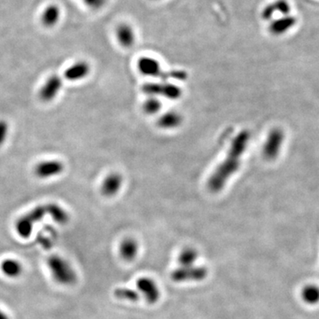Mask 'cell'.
<instances>
[{
    "mask_svg": "<svg viewBox=\"0 0 319 319\" xmlns=\"http://www.w3.org/2000/svg\"><path fill=\"white\" fill-rule=\"evenodd\" d=\"M250 133L247 131L239 132L231 142L226 158L217 167L209 180V188L214 193L221 191L231 176L238 171L243 154L248 146Z\"/></svg>",
    "mask_w": 319,
    "mask_h": 319,
    "instance_id": "cell-1",
    "label": "cell"
},
{
    "mask_svg": "<svg viewBox=\"0 0 319 319\" xmlns=\"http://www.w3.org/2000/svg\"><path fill=\"white\" fill-rule=\"evenodd\" d=\"M138 68L141 73L149 77H161L163 80L173 78L176 80H185L187 75L183 70H162L160 63L150 57H142L139 59Z\"/></svg>",
    "mask_w": 319,
    "mask_h": 319,
    "instance_id": "cell-2",
    "label": "cell"
},
{
    "mask_svg": "<svg viewBox=\"0 0 319 319\" xmlns=\"http://www.w3.org/2000/svg\"><path fill=\"white\" fill-rule=\"evenodd\" d=\"M48 267L53 279L62 285H71L76 282L77 275L70 264L57 256H52L47 261Z\"/></svg>",
    "mask_w": 319,
    "mask_h": 319,
    "instance_id": "cell-3",
    "label": "cell"
},
{
    "mask_svg": "<svg viewBox=\"0 0 319 319\" xmlns=\"http://www.w3.org/2000/svg\"><path fill=\"white\" fill-rule=\"evenodd\" d=\"M47 214L46 205L37 206L30 210L17 221L16 231L18 234L22 238H29L33 230L34 224L39 222Z\"/></svg>",
    "mask_w": 319,
    "mask_h": 319,
    "instance_id": "cell-4",
    "label": "cell"
},
{
    "mask_svg": "<svg viewBox=\"0 0 319 319\" xmlns=\"http://www.w3.org/2000/svg\"><path fill=\"white\" fill-rule=\"evenodd\" d=\"M143 92L151 96H161L167 99H176L181 96L178 86L168 83H148L144 85Z\"/></svg>",
    "mask_w": 319,
    "mask_h": 319,
    "instance_id": "cell-5",
    "label": "cell"
},
{
    "mask_svg": "<svg viewBox=\"0 0 319 319\" xmlns=\"http://www.w3.org/2000/svg\"><path fill=\"white\" fill-rule=\"evenodd\" d=\"M208 275V270L204 267H196V266H189V267H180L176 269L171 273V279L176 282H183V281H201L206 279Z\"/></svg>",
    "mask_w": 319,
    "mask_h": 319,
    "instance_id": "cell-6",
    "label": "cell"
},
{
    "mask_svg": "<svg viewBox=\"0 0 319 319\" xmlns=\"http://www.w3.org/2000/svg\"><path fill=\"white\" fill-rule=\"evenodd\" d=\"M285 135L280 129H275L269 134L266 142L264 144V157L270 161L274 160L279 155L282 147Z\"/></svg>",
    "mask_w": 319,
    "mask_h": 319,
    "instance_id": "cell-7",
    "label": "cell"
},
{
    "mask_svg": "<svg viewBox=\"0 0 319 319\" xmlns=\"http://www.w3.org/2000/svg\"><path fill=\"white\" fill-rule=\"evenodd\" d=\"M64 165L59 161H44L37 164L35 168V174L39 178H49L58 176L62 173Z\"/></svg>",
    "mask_w": 319,
    "mask_h": 319,
    "instance_id": "cell-8",
    "label": "cell"
},
{
    "mask_svg": "<svg viewBox=\"0 0 319 319\" xmlns=\"http://www.w3.org/2000/svg\"><path fill=\"white\" fill-rule=\"evenodd\" d=\"M61 85L62 82L58 76H51V77H49L44 86L41 88L39 92L40 99L45 102L51 101L58 95Z\"/></svg>",
    "mask_w": 319,
    "mask_h": 319,
    "instance_id": "cell-9",
    "label": "cell"
},
{
    "mask_svg": "<svg viewBox=\"0 0 319 319\" xmlns=\"http://www.w3.org/2000/svg\"><path fill=\"white\" fill-rule=\"evenodd\" d=\"M137 286L149 303L153 304L159 300L160 291L158 289L157 285L152 279L147 278L140 279L137 283Z\"/></svg>",
    "mask_w": 319,
    "mask_h": 319,
    "instance_id": "cell-10",
    "label": "cell"
},
{
    "mask_svg": "<svg viewBox=\"0 0 319 319\" xmlns=\"http://www.w3.org/2000/svg\"><path fill=\"white\" fill-rule=\"evenodd\" d=\"M290 11L291 8L286 0H277L274 3L266 6L262 11L261 16L265 21H269L273 18L275 14H280L284 16L289 15Z\"/></svg>",
    "mask_w": 319,
    "mask_h": 319,
    "instance_id": "cell-11",
    "label": "cell"
},
{
    "mask_svg": "<svg viewBox=\"0 0 319 319\" xmlns=\"http://www.w3.org/2000/svg\"><path fill=\"white\" fill-rule=\"evenodd\" d=\"M296 23V20L291 15H284L281 18L275 20L271 23V25L269 27L270 32L279 36L282 34L286 33L288 30L293 28Z\"/></svg>",
    "mask_w": 319,
    "mask_h": 319,
    "instance_id": "cell-12",
    "label": "cell"
},
{
    "mask_svg": "<svg viewBox=\"0 0 319 319\" xmlns=\"http://www.w3.org/2000/svg\"><path fill=\"white\" fill-rule=\"evenodd\" d=\"M122 184V177L117 173H113L106 176L102 183L103 195L111 197L116 195L121 189Z\"/></svg>",
    "mask_w": 319,
    "mask_h": 319,
    "instance_id": "cell-13",
    "label": "cell"
},
{
    "mask_svg": "<svg viewBox=\"0 0 319 319\" xmlns=\"http://www.w3.org/2000/svg\"><path fill=\"white\" fill-rule=\"evenodd\" d=\"M89 73H90V66L86 62L80 61V62L74 64L73 66L70 67L66 70L65 77L70 81H77L87 77Z\"/></svg>",
    "mask_w": 319,
    "mask_h": 319,
    "instance_id": "cell-14",
    "label": "cell"
},
{
    "mask_svg": "<svg viewBox=\"0 0 319 319\" xmlns=\"http://www.w3.org/2000/svg\"><path fill=\"white\" fill-rule=\"evenodd\" d=\"M118 42L123 47H131L135 41V33L131 26L126 23L121 24L116 30Z\"/></svg>",
    "mask_w": 319,
    "mask_h": 319,
    "instance_id": "cell-15",
    "label": "cell"
},
{
    "mask_svg": "<svg viewBox=\"0 0 319 319\" xmlns=\"http://www.w3.org/2000/svg\"><path fill=\"white\" fill-rule=\"evenodd\" d=\"M138 251H139L138 243L132 238L125 239L120 246L121 257L126 261L133 260L137 257Z\"/></svg>",
    "mask_w": 319,
    "mask_h": 319,
    "instance_id": "cell-16",
    "label": "cell"
},
{
    "mask_svg": "<svg viewBox=\"0 0 319 319\" xmlns=\"http://www.w3.org/2000/svg\"><path fill=\"white\" fill-rule=\"evenodd\" d=\"M46 209H47L48 215H50L56 223L60 224L68 223L69 215L66 212V210H64L61 207H59L55 203H51L46 205Z\"/></svg>",
    "mask_w": 319,
    "mask_h": 319,
    "instance_id": "cell-17",
    "label": "cell"
},
{
    "mask_svg": "<svg viewBox=\"0 0 319 319\" xmlns=\"http://www.w3.org/2000/svg\"><path fill=\"white\" fill-rule=\"evenodd\" d=\"M181 121H182V117L178 113L168 112L160 118L159 124L162 128L172 129L178 126L181 123Z\"/></svg>",
    "mask_w": 319,
    "mask_h": 319,
    "instance_id": "cell-18",
    "label": "cell"
},
{
    "mask_svg": "<svg viewBox=\"0 0 319 319\" xmlns=\"http://www.w3.org/2000/svg\"><path fill=\"white\" fill-rule=\"evenodd\" d=\"M301 298L302 300L309 305H315L319 302V287L309 285L305 286L301 291Z\"/></svg>",
    "mask_w": 319,
    "mask_h": 319,
    "instance_id": "cell-19",
    "label": "cell"
},
{
    "mask_svg": "<svg viewBox=\"0 0 319 319\" xmlns=\"http://www.w3.org/2000/svg\"><path fill=\"white\" fill-rule=\"evenodd\" d=\"M59 18V9L56 6H50L42 15V22L46 27L55 25Z\"/></svg>",
    "mask_w": 319,
    "mask_h": 319,
    "instance_id": "cell-20",
    "label": "cell"
},
{
    "mask_svg": "<svg viewBox=\"0 0 319 319\" xmlns=\"http://www.w3.org/2000/svg\"><path fill=\"white\" fill-rule=\"evenodd\" d=\"M198 258V253L193 248L183 249L178 257V263L181 267L193 266L196 259Z\"/></svg>",
    "mask_w": 319,
    "mask_h": 319,
    "instance_id": "cell-21",
    "label": "cell"
},
{
    "mask_svg": "<svg viewBox=\"0 0 319 319\" xmlns=\"http://www.w3.org/2000/svg\"><path fill=\"white\" fill-rule=\"evenodd\" d=\"M1 268L6 275L9 276L11 278L17 277L22 272V265L19 264L17 261L10 260V259L4 261L1 265Z\"/></svg>",
    "mask_w": 319,
    "mask_h": 319,
    "instance_id": "cell-22",
    "label": "cell"
},
{
    "mask_svg": "<svg viewBox=\"0 0 319 319\" xmlns=\"http://www.w3.org/2000/svg\"><path fill=\"white\" fill-rule=\"evenodd\" d=\"M114 296L118 299L130 301H137L140 300L139 293L135 290L129 288H117L114 291Z\"/></svg>",
    "mask_w": 319,
    "mask_h": 319,
    "instance_id": "cell-23",
    "label": "cell"
},
{
    "mask_svg": "<svg viewBox=\"0 0 319 319\" xmlns=\"http://www.w3.org/2000/svg\"><path fill=\"white\" fill-rule=\"evenodd\" d=\"M144 107H145V110L147 111L148 114H154L160 110L161 102L157 99L152 97L151 99H147L145 103Z\"/></svg>",
    "mask_w": 319,
    "mask_h": 319,
    "instance_id": "cell-24",
    "label": "cell"
},
{
    "mask_svg": "<svg viewBox=\"0 0 319 319\" xmlns=\"http://www.w3.org/2000/svg\"><path fill=\"white\" fill-rule=\"evenodd\" d=\"M8 124L4 120L0 121V146L5 143V141L8 138Z\"/></svg>",
    "mask_w": 319,
    "mask_h": 319,
    "instance_id": "cell-25",
    "label": "cell"
},
{
    "mask_svg": "<svg viewBox=\"0 0 319 319\" xmlns=\"http://www.w3.org/2000/svg\"><path fill=\"white\" fill-rule=\"evenodd\" d=\"M85 2L90 8H93V9H99L105 5L106 0H85Z\"/></svg>",
    "mask_w": 319,
    "mask_h": 319,
    "instance_id": "cell-26",
    "label": "cell"
},
{
    "mask_svg": "<svg viewBox=\"0 0 319 319\" xmlns=\"http://www.w3.org/2000/svg\"><path fill=\"white\" fill-rule=\"evenodd\" d=\"M0 319H9V317L5 314L4 312L0 310Z\"/></svg>",
    "mask_w": 319,
    "mask_h": 319,
    "instance_id": "cell-27",
    "label": "cell"
}]
</instances>
